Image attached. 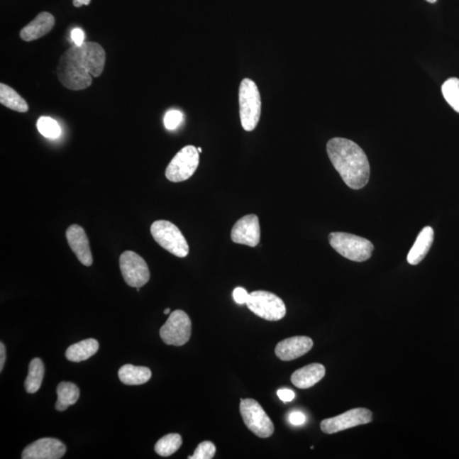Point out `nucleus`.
I'll use <instances>...</instances> for the list:
<instances>
[{
    "label": "nucleus",
    "instance_id": "nucleus-14",
    "mask_svg": "<svg viewBox=\"0 0 459 459\" xmlns=\"http://www.w3.org/2000/svg\"><path fill=\"white\" fill-rule=\"evenodd\" d=\"M313 341L306 336H295L279 342L275 353L282 361L289 362L306 355L312 349Z\"/></svg>",
    "mask_w": 459,
    "mask_h": 459
},
{
    "label": "nucleus",
    "instance_id": "nucleus-24",
    "mask_svg": "<svg viewBox=\"0 0 459 459\" xmlns=\"http://www.w3.org/2000/svg\"><path fill=\"white\" fill-rule=\"evenodd\" d=\"M182 445V436L179 434H169L157 441L155 445V451L162 457H169L173 455L181 448Z\"/></svg>",
    "mask_w": 459,
    "mask_h": 459
},
{
    "label": "nucleus",
    "instance_id": "nucleus-4",
    "mask_svg": "<svg viewBox=\"0 0 459 459\" xmlns=\"http://www.w3.org/2000/svg\"><path fill=\"white\" fill-rule=\"evenodd\" d=\"M328 241L338 254L355 262H363L370 259L375 250L373 244L369 240L350 233H330Z\"/></svg>",
    "mask_w": 459,
    "mask_h": 459
},
{
    "label": "nucleus",
    "instance_id": "nucleus-25",
    "mask_svg": "<svg viewBox=\"0 0 459 459\" xmlns=\"http://www.w3.org/2000/svg\"><path fill=\"white\" fill-rule=\"evenodd\" d=\"M445 100L459 114V79L450 78L441 87Z\"/></svg>",
    "mask_w": 459,
    "mask_h": 459
},
{
    "label": "nucleus",
    "instance_id": "nucleus-12",
    "mask_svg": "<svg viewBox=\"0 0 459 459\" xmlns=\"http://www.w3.org/2000/svg\"><path fill=\"white\" fill-rule=\"evenodd\" d=\"M231 238L235 243L253 248L258 245L260 241L258 216L255 214H248L240 219L231 230Z\"/></svg>",
    "mask_w": 459,
    "mask_h": 459
},
{
    "label": "nucleus",
    "instance_id": "nucleus-1",
    "mask_svg": "<svg viewBox=\"0 0 459 459\" xmlns=\"http://www.w3.org/2000/svg\"><path fill=\"white\" fill-rule=\"evenodd\" d=\"M106 52L101 45L84 42L65 51L57 66V77L64 87L70 91H83L91 87L93 79L104 71Z\"/></svg>",
    "mask_w": 459,
    "mask_h": 459
},
{
    "label": "nucleus",
    "instance_id": "nucleus-17",
    "mask_svg": "<svg viewBox=\"0 0 459 459\" xmlns=\"http://www.w3.org/2000/svg\"><path fill=\"white\" fill-rule=\"evenodd\" d=\"M325 372L323 365L312 363L295 371L291 376V381L299 389H309L323 380Z\"/></svg>",
    "mask_w": 459,
    "mask_h": 459
},
{
    "label": "nucleus",
    "instance_id": "nucleus-31",
    "mask_svg": "<svg viewBox=\"0 0 459 459\" xmlns=\"http://www.w3.org/2000/svg\"><path fill=\"white\" fill-rule=\"evenodd\" d=\"M277 396L283 402H289L294 400L295 394L293 390L281 389L278 390Z\"/></svg>",
    "mask_w": 459,
    "mask_h": 459
},
{
    "label": "nucleus",
    "instance_id": "nucleus-11",
    "mask_svg": "<svg viewBox=\"0 0 459 459\" xmlns=\"http://www.w3.org/2000/svg\"><path fill=\"white\" fill-rule=\"evenodd\" d=\"M372 420V411L361 407L347 411L346 413L336 417L323 420L321 423V430L325 434H336L350 428L369 424Z\"/></svg>",
    "mask_w": 459,
    "mask_h": 459
},
{
    "label": "nucleus",
    "instance_id": "nucleus-9",
    "mask_svg": "<svg viewBox=\"0 0 459 459\" xmlns=\"http://www.w3.org/2000/svg\"><path fill=\"white\" fill-rule=\"evenodd\" d=\"M192 321L186 312L177 310L171 313L160 329V337L166 345L182 346L190 340Z\"/></svg>",
    "mask_w": 459,
    "mask_h": 459
},
{
    "label": "nucleus",
    "instance_id": "nucleus-6",
    "mask_svg": "<svg viewBox=\"0 0 459 459\" xmlns=\"http://www.w3.org/2000/svg\"><path fill=\"white\" fill-rule=\"evenodd\" d=\"M246 304L254 314L267 321H279L286 315L284 302L271 292H252Z\"/></svg>",
    "mask_w": 459,
    "mask_h": 459
},
{
    "label": "nucleus",
    "instance_id": "nucleus-8",
    "mask_svg": "<svg viewBox=\"0 0 459 459\" xmlns=\"http://www.w3.org/2000/svg\"><path fill=\"white\" fill-rule=\"evenodd\" d=\"M199 165V153L193 145H187L175 155L167 167L166 178L172 182H182L191 178Z\"/></svg>",
    "mask_w": 459,
    "mask_h": 459
},
{
    "label": "nucleus",
    "instance_id": "nucleus-28",
    "mask_svg": "<svg viewBox=\"0 0 459 459\" xmlns=\"http://www.w3.org/2000/svg\"><path fill=\"white\" fill-rule=\"evenodd\" d=\"M183 115L181 111L177 110H171L166 114L165 117V126L170 131H173L181 124Z\"/></svg>",
    "mask_w": 459,
    "mask_h": 459
},
{
    "label": "nucleus",
    "instance_id": "nucleus-27",
    "mask_svg": "<svg viewBox=\"0 0 459 459\" xmlns=\"http://www.w3.org/2000/svg\"><path fill=\"white\" fill-rule=\"evenodd\" d=\"M216 453V448L211 441L201 443L195 450L192 456L189 459H211Z\"/></svg>",
    "mask_w": 459,
    "mask_h": 459
},
{
    "label": "nucleus",
    "instance_id": "nucleus-34",
    "mask_svg": "<svg viewBox=\"0 0 459 459\" xmlns=\"http://www.w3.org/2000/svg\"><path fill=\"white\" fill-rule=\"evenodd\" d=\"M92 0H72V4L75 7H81L83 6H89Z\"/></svg>",
    "mask_w": 459,
    "mask_h": 459
},
{
    "label": "nucleus",
    "instance_id": "nucleus-16",
    "mask_svg": "<svg viewBox=\"0 0 459 459\" xmlns=\"http://www.w3.org/2000/svg\"><path fill=\"white\" fill-rule=\"evenodd\" d=\"M55 26V18L49 12H41L35 19L21 29L20 37L26 42L37 40L49 33Z\"/></svg>",
    "mask_w": 459,
    "mask_h": 459
},
{
    "label": "nucleus",
    "instance_id": "nucleus-15",
    "mask_svg": "<svg viewBox=\"0 0 459 459\" xmlns=\"http://www.w3.org/2000/svg\"><path fill=\"white\" fill-rule=\"evenodd\" d=\"M67 239L77 258L85 267H91L93 263L91 247L87 233L79 225H72L67 230Z\"/></svg>",
    "mask_w": 459,
    "mask_h": 459
},
{
    "label": "nucleus",
    "instance_id": "nucleus-37",
    "mask_svg": "<svg viewBox=\"0 0 459 459\" xmlns=\"http://www.w3.org/2000/svg\"><path fill=\"white\" fill-rule=\"evenodd\" d=\"M197 151L201 153V152H203V149H201V148H197Z\"/></svg>",
    "mask_w": 459,
    "mask_h": 459
},
{
    "label": "nucleus",
    "instance_id": "nucleus-29",
    "mask_svg": "<svg viewBox=\"0 0 459 459\" xmlns=\"http://www.w3.org/2000/svg\"><path fill=\"white\" fill-rule=\"evenodd\" d=\"M248 298H250V294L248 293L246 289L241 287H236L233 291V299L236 303L238 304H246Z\"/></svg>",
    "mask_w": 459,
    "mask_h": 459
},
{
    "label": "nucleus",
    "instance_id": "nucleus-13",
    "mask_svg": "<svg viewBox=\"0 0 459 459\" xmlns=\"http://www.w3.org/2000/svg\"><path fill=\"white\" fill-rule=\"evenodd\" d=\"M66 446L55 438H42L34 441L23 450V459H59L66 453Z\"/></svg>",
    "mask_w": 459,
    "mask_h": 459
},
{
    "label": "nucleus",
    "instance_id": "nucleus-10",
    "mask_svg": "<svg viewBox=\"0 0 459 459\" xmlns=\"http://www.w3.org/2000/svg\"><path fill=\"white\" fill-rule=\"evenodd\" d=\"M120 269L124 281L132 287H141L147 284L150 271L147 262L136 252H123L119 259Z\"/></svg>",
    "mask_w": 459,
    "mask_h": 459
},
{
    "label": "nucleus",
    "instance_id": "nucleus-18",
    "mask_svg": "<svg viewBox=\"0 0 459 459\" xmlns=\"http://www.w3.org/2000/svg\"><path fill=\"white\" fill-rule=\"evenodd\" d=\"M434 242V230L431 226H426L420 231L417 239L407 255V262L416 265L426 258Z\"/></svg>",
    "mask_w": 459,
    "mask_h": 459
},
{
    "label": "nucleus",
    "instance_id": "nucleus-21",
    "mask_svg": "<svg viewBox=\"0 0 459 459\" xmlns=\"http://www.w3.org/2000/svg\"><path fill=\"white\" fill-rule=\"evenodd\" d=\"M57 402L55 409L58 411H65L72 405L75 404L79 398L78 386L70 382H62L57 386Z\"/></svg>",
    "mask_w": 459,
    "mask_h": 459
},
{
    "label": "nucleus",
    "instance_id": "nucleus-19",
    "mask_svg": "<svg viewBox=\"0 0 459 459\" xmlns=\"http://www.w3.org/2000/svg\"><path fill=\"white\" fill-rule=\"evenodd\" d=\"M99 350V343L94 338H88L68 347L66 358L68 361L80 363L93 357Z\"/></svg>",
    "mask_w": 459,
    "mask_h": 459
},
{
    "label": "nucleus",
    "instance_id": "nucleus-20",
    "mask_svg": "<svg viewBox=\"0 0 459 459\" xmlns=\"http://www.w3.org/2000/svg\"><path fill=\"white\" fill-rule=\"evenodd\" d=\"M152 371L148 367H136L126 364L119 369L118 377L122 383L127 385H140L151 379Z\"/></svg>",
    "mask_w": 459,
    "mask_h": 459
},
{
    "label": "nucleus",
    "instance_id": "nucleus-7",
    "mask_svg": "<svg viewBox=\"0 0 459 459\" xmlns=\"http://www.w3.org/2000/svg\"><path fill=\"white\" fill-rule=\"evenodd\" d=\"M240 413L246 426L260 438H267L274 433V424L263 407L254 399H242Z\"/></svg>",
    "mask_w": 459,
    "mask_h": 459
},
{
    "label": "nucleus",
    "instance_id": "nucleus-35",
    "mask_svg": "<svg viewBox=\"0 0 459 459\" xmlns=\"http://www.w3.org/2000/svg\"><path fill=\"white\" fill-rule=\"evenodd\" d=\"M164 313H165V315H168V314H170V308H167V309H165V310Z\"/></svg>",
    "mask_w": 459,
    "mask_h": 459
},
{
    "label": "nucleus",
    "instance_id": "nucleus-3",
    "mask_svg": "<svg viewBox=\"0 0 459 459\" xmlns=\"http://www.w3.org/2000/svg\"><path fill=\"white\" fill-rule=\"evenodd\" d=\"M239 111L244 131H254L260 118L261 97L258 87L250 79H244L240 84Z\"/></svg>",
    "mask_w": 459,
    "mask_h": 459
},
{
    "label": "nucleus",
    "instance_id": "nucleus-26",
    "mask_svg": "<svg viewBox=\"0 0 459 459\" xmlns=\"http://www.w3.org/2000/svg\"><path fill=\"white\" fill-rule=\"evenodd\" d=\"M38 131L43 136L49 139H57L61 136V128L55 119L50 117H40L37 122Z\"/></svg>",
    "mask_w": 459,
    "mask_h": 459
},
{
    "label": "nucleus",
    "instance_id": "nucleus-23",
    "mask_svg": "<svg viewBox=\"0 0 459 459\" xmlns=\"http://www.w3.org/2000/svg\"><path fill=\"white\" fill-rule=\"evenodd\" d=\"M45 375L44 363L40 358H34L30 362L28 375L25 381V389L29 394L36 393L40 389Z\"/></svg>",
    "mask_w": 459,
    "mask_h": 459
},
{
    "label": "nucleus",
    "instance_id": "nucleus-36",
    "mask_svg": "<svg viewBox=\"0 0 459 459\" xmlns=\"http://www.w3.org/2000/svg\"><path fill=\"white\" fill-rule=\"evenodd\" d=\"M426 1L431 4H435L437 0H426Z\"/></svg>",
    "mask_w": 459,
    "mask_h": 459
},
{
    "label": "nucleus",
    "instance_id": "nucleus-30",
    "mask_svg": "<svg viewBox=\"0 0 459 459\" xmlns=\"http://www.w3.org/2000/svg\"><path fill=\"white\" fill-rule=\"evenodd\" d=\"M289 422L294 426H302L306 422V416L302 411H294L289 415Z\"/></svg>",
    "mask_w": 459,
    "mask_h": 459
},
{
    "label": "nucleus",
    "instance_id": "nucleus-22",
    "mask_svg": "<svg viewBox=\"0 0 459 459\" xmlns=\"http://www.w3.org/2000/svg\"><path fill=\"white\" fill-rule=\"evenodd\" d=\"M0 103L7 109L18 113H27L29 109L27 101L14 89L4 84H0Z\"/></svg>",
    "mask_w": 459,
    "mask_h": 459
},
{
    "label": "nucleus",
    "instance_id": "nucleus-33",
    "mask_svg": "<svg viewBox=\"0 0 459 459\" xmlns=\"http://www.w3.org/2000/svg\"><path fill=\"white\" fill-rule=\"evenodd\" d=\"M6 346L3 344V343H0V371H3V368L4 366V363H6Z\"/></svg>",
    "mask_w": 459,
    "mask_h": 459
},
{
    "label": "nucleus",
    "instance_id": "nucleus-32",
    "mask_svg": "<svg viewBox=\"0 0 459 459\" xmlns=\"http://www.w3.org/2000/svg\"><path fill=\"white\" fill-rule=\"evenodd\" d=\"M71 38L76 45H82L84 43V33L82 29L74 28L72 30Z\"/></svg>",
    "mask_w": 459,
    "mask_h": 459
},
{
    "label": "nucleus",
    "instance_id": "nucleus-5",
    "mask_svg": "<svg viewBox=\"0 0 459 459\" xmlns=\"http://www.w3.org/2000/svg\"><path fill=\"white\" fill-rule=\"evenodd\" d=\"M151 233L155 241L165 250L179 258H184L189 254V245L181 230L167 221L153 223Z\"/></svg>",
    "mask_w": 459,
    "mask_h": 459
},
{
    "label": "nucleus",
    "instance_id": "nucleus-2",
    "mask_svg": "<svg viewBox=\"0 0 459 459\" xmlns=\"http://www.w3.org/2000/svg\"><path fill=\"white\" fill-rule=\"evenodd\" d=\"M327 153L347 186L354 190L367 186L370 177V165L366 153L357 143L337 137L328 141Z\"/></svg>",
    "mask_w": 459,
    "mask_h": 459
}]
</instances>
